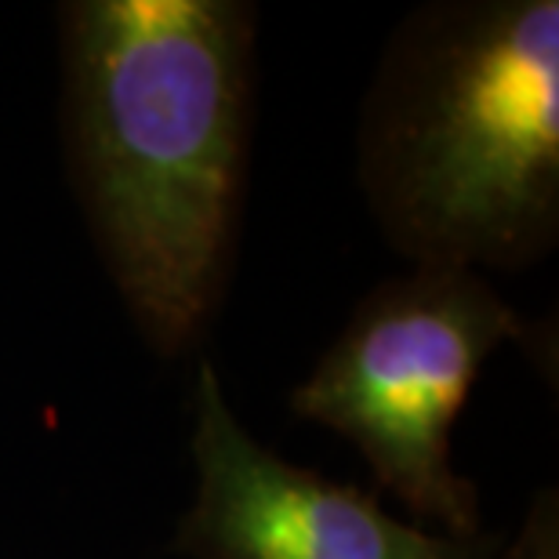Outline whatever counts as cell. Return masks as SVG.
Masks as SVG:
<instances>
[{
  "instance_id": "6da1fadb",
  "label": "cell",
  "mask_w": 559,
  "mask_h": 559,
  "mask_svg": "<svg viewBox=\"0 0 559 559\" xmlns=\"http://www.w3.org/2000/svg\"><path fill=\"white\" fill-rule=\"evenodd\" d=\"M240 0L62 4V128L87 229L142 338L189 349L229 280L251 135Z\"/></svg>"
},
{
  "instance_id": "7a4b0ae2",
  "label": "cell",
  "mask_w": 559,
  "mask_h": 559,
  "mask_svg": "<svg viewBox=\"0 0 559 559\" xmlns=\"http://www.w3.org/2000/svg\"><path fill=\"white\" fill-rule=\"evenodd\" d=\"M360 182L425 270H520L559 237V4L451 0L400 22L367 92Z\"/></svg>"
},
{
  "instance_id": "3957f363",
  "label": "cell",
  "mask_w": 559,
  "mask_h": 559,
  "mask_svg": "<svg viewBox=\"0 0 559 559\" xmlns=\"http://www.w3.org/2000/svg\"><path fill=\"white\" fill-rule=\"evenodd\" d=\"M520 334L484 273L415 265L353 309L290 407L345 436L418 527L479 534L476 487L451 465V425L487 356Z\"/></svg>"
},
{
  "instance_id": "277c9868",
  "label": "cell",
  "mask_w": 559,
  "mask_h": 559,
  "mask_svg": "<svg viewBox=\"0 0 559 559\" xmlns=\"http://www.w3.org/2000/svg\"><path fill=\"white\" fill-rule=\"evenodd\" d=\"M197 498L175 531L189 559H498V534H436L404 523L364 487L284 462L233 415L215 367L193 385Z\"/></svg>"
},
{
  "instance_id": "5b68a950",
  "label": "cell",
  "mask_w": 559,
  "mask_h": 559,
  "mask_svg": "<svg viewBox=\"0 0 559 559\" xmlns=\"http://www.w3.org/2000/svg\"><path fill=\"white\" fill-rule=\"evenodd\" d=\"M498 559H559V498L552 487L534 495L520 534L501 545Z\"/></svg>"
}]
</instances>
